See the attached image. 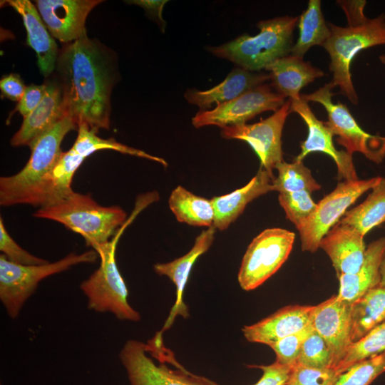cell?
Listing matches in <instances>:
<instances>
[{
    "label": "cell",
    "instance_id": "484cf974",
    "mask_svg": "<svg viewBox=\"0 0 385 385\" xmlns=\"http://www.w3.org/2000/svg\"><path fill=\"white\" fill-rule=\"evenodd\" d=\"M384 322L385 286L379 284L351 304V342L359 340Z\"/></svg>",
    "mask_w": 385,
    "mask_h": 385
},
{
    "label": "cell",
    "instance_id": "2e32d148",
    "mask_svg": "<svg viewBox=\"0 0 385 385\" xmlns=\"http://www.w3.org/2000/svg\"><path fill=\"white\" fill-rule=\"evenodd\" d=\"M101 0H37L36 9L51 35L63 44L87 35L89 13Z\"/></svg>",
    "mask_w": 385,
    "mask_h": 385
},
{
    "label": "cell",
    "instance_id": "7402d4cb",
    "mask_svg": "<svg viewBox=\"0 0 385 385\" xmlns=\"http://www.w3.org/2000/svg\"><path fill=\"white\" fill-rule=\"evenodd\" d=\"M274 176L260 167L247 184L230 193L211 199L214 210L213 226L220 231L226 230L242 213L248 203L260 195L273 191Z\"/></svg>",
    "mask_w": 385,
    "mask_h": 385
},
{
    "label": "cell",
    "instance_id": "ee69618b",
    "mask_svg": "<svg viewBox=\"0 0 385 385\" xmlns=\"http://www.w3.org/2000/svg\"><path fill=\"white\" fill-rule=\"evenodd\" d=\"M380 285L385 286V257L382 260L381 267H380Z\"/></svg>",
    "mask_w": 385,
    "mask_h": 385
},
{
    "label": "cell",
    "instance_id": "5b68a950",
    "mask_svg": "<svg viewBox=\"0 0 385 385\" xmlns=\"http://www.w3.org/2000/svg\"><path fill=\"white\" fill-rule=\"evenodd\" d=\"M136 205L134 213L109 241L92 246L101 260L99 267L80 285L87 297L89 309L108 312L120 320L139 321L140 315L128 302V291L115 260L118 242L123 230L142 210Z\"/></svg>",
    "mask_w": 385,
    "mask_h": 385
},
{
    "label": "cell",
    "instance_id": "d6986e66",
    "mask_svg": "<svg viewBox=\"0 0 385 385\" xmlns=\"http://www.w3.org/2000/svg\"><path fill=\"white\" fill-rule=\"evenodd\" d=\"M46 93L39 105L25 118L11 139L14 147L28 145L40 135L66 117L63 95L56 78L48 79Z\"/></svg>",
    "mask_w": 385,
    "mask_h": 385
},
{
    "label": "cell",
    "instance_id": "e0dca14e",
    "mask_svg": "<svg viewBox=\"0 0 385 385\" xmlns=\"http://www.w3.org/2000/svg\"><path fill=\"white\" fill-rule=\"evenodd\" d=\"M269 80L267 71L253 72L235 66L217 86L205 91L188 88L184 98L190 104L197 106L199 111H205L211 110L213 105L229 102Z\"/></svg>",
    "mask_w": 385,
    "mask_h": 385
},
{
    "label": "cell",
    "instance_id": "277c9868",
    "mask_svg": "<svg viewBox=\"0 0 385 385\" xmlns=\"http://www.w3.org/2000/svg\"><path fill=\"white\" fill-rule=\"evenodd\" d=\"M33 215L62 224L81 235L90 247L109 241L127 221V214L120 207L102 206L90 195L75 191L52 205L39 207Z\"/></svg>",
    "mask_w": 385,
    "mask_h": 385
},
{
    "label": "cell",
    "instance_id": "5bb4252c",
    "mask_svg": "<svg viewBox=\"0 0 385 385\" xmlns=\"http://www.w3.org/2000/svg\"><path fill=\"white\" fill-rule=\"evenodd\" d=\"M351 307L337 295L313 306L309 323L327 343L332 356V369L344 358L351 344Z\"/></svg>",
    "mask_w": 385,
    "mask_h": 385
},
{
    "label": "cell",
    "instance_id": "74e56055",
    "mask_svg": "<svg viewBox=\"0 0 385 385\" xmlns=\"http://www.w3.org/2000/svg\"><path fill=\"white\" fill-rule=\"evenodd\" d=\"M260 369L263 374L254 385H287L293 366L274 361L270 365L251 366Z\"/></svg>",
    "mask_w": 385,
    "mask_h": 385
},
{
    "label": "cell",
    "instance_id": "ba28073f",
    "mask_svg": "<svg viewBox=\"0 0 385 385\" xmlns=\"http://www.w3.org/2000/svg\"><path fill=\"white\" fill-rule=\"evenodd\" d=\"M335 86L330 81L313 93L301 94V98L308 102H316L323 106L327 113L325 125L337 142L344 146L351 155L361 153L369 160L380 163L385 158V136L371 135L365 132L358 124L346 106L341 102L334 103Z\"/></svg>",
    "mask_w": 385,
    "mask_h": 385
},
{
    "label": "cell",
    "instance_id": "8fae6325",
    "mask_svg": "<svg viewBox=\"0 0 385 385\" xmlns=\"http://www.w3.org/2000/svg\"><path fill=\"white\" fill-rule=\"evenodd\" d=\"M77 129L78 135L73 146L62 153L45 182L41 207L52 205L73 191V178L90 155L101 150L118 151L120 148V144L113 138H102L98 136V131L86 124H79Z\"/></svg>",
    "mask_w": 385,
    "mask_h": 385
},
{
    "label": "cell",
    "instance_id": "ffe728a7",
    "mask_svg": "<svg viewBox=\"0 0 385 385\" xmlns=\"http://www.w3.org/2000/svg\"><path fill=\"white\" fill-rule=\"evenodd\" d=\"M313 306L290 305L252 325L242 328L250 342L271 346L278 340L304 329L309 324Z\"/></svg>",
    "mask_w": 385,
    "mask_h": 385
},
{
    "label": "cell",
    "instance_id": "d590c367",
    "mask_svg": "<svg viewBox=\"0 0 385 385\" xmlns=\"http://www.w3.org/2000/svg\"><path fill=\"white\" fill-rule=\"evenodd\" d=\"M339 376L332 368H314L295 364L287 385H334Z\"/></svg>",
    "mask_w": 385,
    "mask_h": 385
},
{
    "label": "cell",
    "instance_id": "f6af8a7d",
    "mask_svg": "<svg viewBox=\"0 0 385 385\" xmlns=\"http://www.w3.org/2000/svg\"><path fill=\"white\" fill-rule=\"evenodd\" d=\"M379 60L385 67V55L384 54L381 55L379 56Z\"/></svg>",
    "mask_w": 385,
    "mask_h": 385
},
{
    "label": "cell",
    "instance_id": "8992f818",
    "mask_svg": "<svg viewBox=\"0 0 385 385\" xmlns=\"http://www.w3.org/2000/svg\"><path fill=\"white\" fill-rule=\"evenodd\" d=\"M331 34L323 45L330 58L331 82L338 86L341 94L356 105L359 98L351 80L350 66L362 50L385 44V14L347 26L328 24Z\"/></svg>",
    "mask_w": 385,
    "mask_h": 385
},
{
    "label": "cell",
    "instance_id": "f546056e",
    "mask_svg": "<svg viewBox=\"0 0 385 385\" xmlns=\"http://www.w3.org/2000/svg\"><path fill=\"white\" fill-rule=\"evenodd\" d=\"M275 169L278 175L272 181L273 191L280 193L307 190L312 193L321 188L310 170L301 160H294L292 163L282 160Z\"/></svg>",
    "mask_w": 385,
    "mask_h": 385
},
{
    "label": "cell",
    "instance_id": "cb8c5ba5",
    "mask_svg": "<svg viewBox=\"0 0 385 385\" xmlns=\"http://www.w3.org/2000/svg\"><path fill=\"white\" fill-rule=\"evenodd\" d=\"M265 71L270 74L273 88L290 101L300 98L303 87L324 75L323 71L310 62L292 54L275 60Z\"/></svg>",
    "mask_w": 385,
    "mask_h": 385
},
{
    "label": "cell",
    "instance_id": "ac0fdd59",
    "mask_svg": "<svg viewBox=\"0 0 385 385\" xmlns=\"http://www.w3.org/2000/svg\"><path fill=\"white\" fill-rule=\"evenodd\" d=\"M364 236L354 228L337 223L319 242L330 258L337 277L356 272L365 257Z\"/></svg>",
    "mask_w": 385,
    "mask_h": 385
},
{
    "label": "cell",
    "instance_id": "f35d334b",
    "mask_svg": "<svg viewBox=\"0 0 385 385\" xmlns=\"http://www.w3.org/2000/svg\"><path fill=\"white\" fill-rule=\"evenodd\" d=\"M46 93V84H31L26 86L25 93L19 101L15 111L26 118L41 102Z\"/></svg>",
    "mask_w": 385,
    "mask_h": 385
},
{
    "label": "cell",
    "instance_id": "44dd1931",
    "mask_svg": "<svg viewBox=\"0 0 385 385\" xmlns=\"http://www.w3.org/2000/svg\"><path fill=\"white\" fill-rule=\"evenodd\" d=\"M7 4L22 17L27 31V44L36 53L37 64L44 77L56 69L59 50L55 40L47 31L36 7L29 0H9Z\"/></svg>",
    "mask_w": 385,
    "mask_h": 385
},
{
    "label": "cell",
    "instance_id": "60d3db41",
    "mask_svg": "<svg viewBox=\"0 0 385 385\" xmlns=\"http://www.w3.org/2000/svg\"><path fill=\"white\" fill-rule=\"evenodd\" d=\"M26 86L21 77L11 73L0 81V89L4 96L13 101H19L24 96Z\"/></svg>",
    "mask_w": 385,
    "mask_h": 385
},
{
    "label": "cell",
    "instance_id": "6da1fadb",
    "mask_svg": "<svg viewBox=\"0 0 385 385\" xmlns=\"http://www.w3.org/2000/svg\"><path fill=\"white\" fill-rule=\"evenodd\" d=\"M55 70L66 116L77 125L108 130L111 92L120 77L116 53L86 35L63 46Z\"/></svg>",
    "mask_w": 385,
    "mask_h": 385
},
{
    "label": "cell",
    "instance_id": "e575fe53",
    "mask_svg": "<svg viewBox=\"0 0 385 385\" xmlns=\"http://www.w3.org/2000/svg\"><path fill=\"white\" fill-rule=\"evenodd\" d=\"M314 331L310 323L304 329L288 335L273 344L270 347L276 354V361L281 364L294 366L306 338Z\"/></svg>",
    "mask_w": 385,
    "mask_h": 385
},
{
    "label": "cell",
    "instance_id": "7c38bea8",
    "mask_svg": "<svg viewBox=\"0 0 385 385\" xmlns=\"http://www.w3.org/2000/svg\"><path fill=\"white\" fill-rule=\"evenodd\" d=\"M270 83L257 86L237 98L217 105L213 109L198 111L192 118L196 128L207 125L227 126L245 124L257 115L265 111H276L285 103Z\"/></svg>",
    "mask_w": 385,
    "mask_h": 385
},
{
    "label": "cell",
    "instance_id": "7bdbcfd3",
    "mask_svg": "<svg viewBox=\"0 0 385 385\" xmlns=\"http://www.w3.org/2000/svg\"><path fill=\"white\" fill-rule=\"evenodd\" d=\"M165 385H219L217 383L190 372L183 374L174 381Z\"/></svg>",
    "mask_w": 385,
    "mask_h": 385
},
{
    "label": "cell",
    "instance_id": "30bf717a",
    "mask_svg": "<svg viewBox=\"0 0 385 385\" xmlns=\"http://www.w3.org/2000/svg\"><path fill=\"white\" fill-rule=\"evenodd\" d=\"M381 177L344 180L319 202L312 215L298 230L303 251L314 252L324 236L344 216L347 209L365 192L371 190Z\"/></svg>",
    "mask_w": 385,
    "mask_h": 385
},
{
    "label": "cell",
    "instance_id": "4fadbf2b",
    "mask_svg": "<svg viewBox=\"0 0 385 385\" xmlns=\"http://www.w3.org/2000/svg\"><path fill=\"white\" fill-rule=\"evenodd\" d=\"M290 111V101L268 118L253 124H242L222 128L221 136L227 140L246 142L260 159V168L273 175V170L283 160L282 134Z\"/></svg>",
    "mask_w": 385,
    "mask_h": 385
},
{
    "label": "cell",
    "instance_id": "1f68e13d",
    "mask_svg": "<svg viewBox=\"0 0 385 385\" xmlns=\"http://www.w3.org/2000/svg\"><path fill=\"white\" fill-rule=\"evenodd\" d=\"M385 372V351L359 361L341 374L334 385H369Z\"/></svg>",
    "mask_w": 385,
    "mask_h": 385
},
{
    "label": "cell",
    "instance_id": "4316f807",
    "mask_svg": "<svg viewBox=\"0 0 385 385\" xmlns=\"http://www.w3.org/2000/svg\"><path fill=\"white\" fill-rule=\"evenodd\" d=\"M168 205L178 222L192 226H213L215 210L211 199L196 195L179 185L172 191Z\"/></svg>",
    "mask_w": 385,
    "mask_h": 385
},
{
    "label": "cell",
    "instance_id": "4dcf8cb0",
    "mask_svg": "<svg viewBox=\"0 0 385 385\" xmlns=\"http://www.w3.org/2000/svg\"><path fill=\"white\" fill-rule=\"evenodd\" d=\"M385 351V322L359 340L351 342L346 354L335 368L341 374L354 364Z\"/></svg>",
    "mask_w": 385,
    "mask_h": 385
},
{
    "label": "cell",
    "instance_id": "f1b7e54d",
    "mask_svg": "<svg viewBox=\"0 0 385 385\" xmlns=\"http://www.w3.org/2000/svg\"><path fill=\"white\" fill-rule=\"evenodd\" d=\"M297 26L299 37L290 54L303 58L312 46H323L331 34L322 12L320 0L309 1L307 8L299 16Z\"/></svg>",
    "mask_w": 385,
    "mask_h": 385
},
{
    "label": "cell",
    "instance_id": "7a4b0ae2",
    "mask_svg": "<svg viewBox=\"0 0 385 385\" xmlns=\"http://www.w3.org/2000/svg\"><path fill=\"white\" fill-rule=\"evenodd\" d=\"M76 123L66 116L34 139L29 145L30 158L17 173L0 178V205H30L41 207L45 182L63 151L61 143Z\"/></svg>",
    "mask_w": 385,
    "mask_h": 385
},
{
    "label": "cell",
    "instance_id": "83f0119b",
    "mask_svg": "<svg viewBox=\"0 0 385 385\" xmlns=\"http://www.w3.org/2000/svg\"><path fill=\"white\" fill-rule=\"evenodd\" d=\"M385 222V178H381L364 202L347 210L339 222L346 225L362 236Z\"/></svg>",
    "mask_w": 385,
    "mask_h": 385
},
{
    "label": "cell",
    "instance_id": "d4e9b609",
    "mask_svg": "<svg viewBox=\"0 0 385 385\" xmlns=\"http://www.w3.org/2000/svg\"><path fill=\"white\" fill-rule=\"evenodd\" d=\"M385 257V237L372 242L366 248L364 262L359 270L338 277L339 288L337 297L352 304L369 289L380 284V267Z\"/></svg>",
    "mask_w": 385,
    "mask_h": 385
},
{
    "label": "cell",
    "instance_id": "3957f363",
    "mask_svg": "<svg viewBox=\"0 0 385 385\" xmlns=\"http://www.w3.org/2000/svg\"><path fill=\"white\" fill-rule=\"evenodd\" d=\"M299 16H284L257 22L259 33L242 34L217 46H207L212 55L245 70L260 72L275 60L290 54Z\"/></svg>",
    "mask_w": 385,
    "mask_h": 385
},
{
    "label": "cell",
    "instance_id": "836d02e7",
    "mask_svg": "<svg viewBox=\"0 0 385 385\" xmlns=\"http://www.w3.org/2000/svg\"><path fill=\"white\" fill-rule=\"evenodd\" d=\"M296 364L314 368H332L330 350L314 330L304 341Z\"/></svg>",
    "mask_w": 385,
    "mask_h": 385
},
{
    "label": "cell",
    "instance_id": "9a60e30c",
    "mask_svg": "<svg viewBox=\"0 0 385 385\" xmlns=\"http://www.w3.org/2000/svg\"><path fill=\"white\" fill-rule=\"evenodd\" d=\"M290 111L297 113L308 128L307 138L300 143L301 151L294 160L302 161L311 153H324L329 155L335 162L339 179L358 180L352 155L336 148L333 143L334 134L324 122L316 117L308 103L302 99L301 96L299 99L292 100L290 101Z\"/></svg>",
    "mask_w": 385,
    "mask_h": 385
},
{
    "label": "cell",
    "instance_id": "9c48e42d",
    "mask_svg": "<svg viewBox=\"0 0 385 385\" xmlns=\"http://www.w3.org/2000/svg\"><path fill=\"white\" fill-rule=\"evenodd\" d=\"M295 234L282 228H269L249 245L242 260L238 282L242 289L252 290L273 275L288 258Z\"/></svg>",
    "mask_w": 385,
    "mask_h": 385
},
{
    "label": "cell",
    "instance_id": "d6a6232c",
    "mask_svg": "<svg viewBox=\"0 0 385 385\" xmlns=\"http://www.w3.org/2000/svg\"><path fill=\"white\" fill-rule=\"evenodd\" d=\"M279 202L286 217L297 230L306 222L317 207L311 193L307 190L279 193Z\"/></svg>",
    "mask_w": 385,
    "mask_h": 385
},
{
    "label": "cell",
    "instance_id": "b9f144b4",
    "mask_svg": "<svg viewBox=\"0 0 385 385\" xmlns=\"http://www.w3.org/2000/svg\"><path fill=\"white\" fill-rule=\"evenodd\" d=\"M337 4L344 10L348 24H358L367 18L364 12L366 1H337Z\"/></svg>",
    "mask_w": 385,
    "mask_h": 385
},
{
    "label": "cell",
    "instance_id": "603a6c76",
    "mask_svg": "<svg viewBox=\"0 0 385 385\" xmlns=\"http://www.w3.org/2000/svg\"><path fill=\"white\" fill-rule=\"evenodd\" d=\"M215 231L214 226L208 227L196 237L193 247L187 254L171 262L154 265L155 272L170 279L177 289L175 305L163 329L170 327L177 314H180L185 318L188 317V309L183 301V292L193 264L210 247L215 239Z\"/></svg>",
    "mask_w": 385,
    "mask_h": 385
},
{
    "label": "cell",
    "instance_id": "8d00e7d4",
    "mask_svg": "<svg viewBox=\"0 0 385 385\" xmlns=\"http://www.w3.org/2000/svg\"><path fill=\"white\" fill-rule=\"evenodd\" d=\"M0 250L8 260L23 265H38L49 262L34 256L20 247L5 228L4 220L0 217Z\"/></svg>",
    "mask_w": 385,
    "mask_h": 385
},
{
    "label": "cell",
    "instance_id": "ab89813d",
    "mask_svg": "<svg viewBox=\"0 0 385 385\" xmlns=\"http://www.w3.org/2000/svg\"><path fill=\"white\" fill-rule=\"evenodd\" d=\"M168 1L167 0H132L125 2L143 8L146 15L158 25L162 32H165L166 22L163 18V10Z\"/></svg>",
    "mask_w": 385,
    "mask_h": 385
},
{
    "label": "cell",
    "instance_id": "52a82bcc",
    "mask_svg": "<svg viewBox=\"0 0 385 385\" xmlns=\"http://www.w3.org/2000/svg\"><path fill=\"white\" fill-rule=\"evenodd\" d=\"M94 250L81 254L71 252L62 259L38 265H23L10 262L0 255V299L7 314L16 319L26 300L39 282L48 276L81 263H93L98 258Z\"/></svg>",
    "mask_w": 385,
    "mask_h": 385
}]
</instances>
